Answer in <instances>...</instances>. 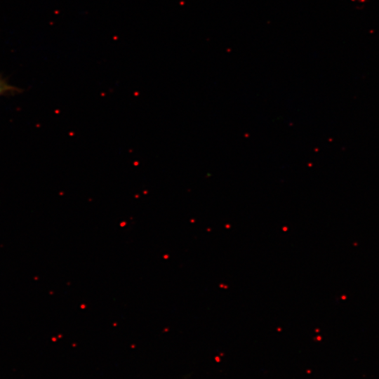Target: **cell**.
<instances>
[{
    "instance_id": "6da1fadb",
    "label": "cell",
    "mask_w": 379,
    "mask_h": 379,
    "mask_svg": "<svg viewBox=\"0 0 379 379\" xmlns=\"http://www.w3.org/2000/svg\"><path fill=\"white\" fill-rule=\"evenodd\" d=\"M22 89L10 84L8 79L0 74V97L14 95L22 92Z\"/></svg>"
}]
</instances>
